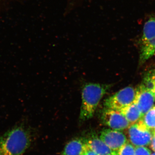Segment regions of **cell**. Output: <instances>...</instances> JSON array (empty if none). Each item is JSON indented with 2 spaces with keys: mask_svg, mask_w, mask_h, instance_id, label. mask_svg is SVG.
<instances>
[{
  "mask_svg": "<svg viewBox=\"0 0 155 155\" xmlns=\"http://www.w3.org/2000/svg\"><path fill=\"white\" fill-rule=\"evenodd\" d=\"M127 129V136L134 146L145 147L150 143L154 130L148 129L140 119L138 122L130 125Z\"/></svg>",
  "mask_w": 155,
  "mask_h": 155,
  "instance_id": "3957f363",
  "label": "cell"
},
{
  "mask_svg": "<svg viewBox=\"0 0 155 155\" xmlns=\"http://www.w3.org/2000/svg\"><path fill=\"white\" fill-rule=\"evenodd\" d=\"M155 101V95L154 93L141 87H139L136 90L134 102L143 116L153 107Z\"/></svg>",
  "mask_w": 155,
  "mask_h": 155,
  "instance_id": "52a82bcc",
  "label": "cell"
},
{
  "mask_svg": "<svg viewBox=\"0 0 155 155\" xmlns=\"http://www.w3.org/2000/svg\"><path fill=\"white\" fill-rule=\"evenodd\" d=\"M151 155H155V153H153Z\"/></svg>",
  "mask_w": 155,
  "mask_h": 155,
  "instance_id": "d6986e66",
  "label": "cell"
},
{
  "mask_svg": "<svg viewBox=\"0 0 155 155\" xmlns=\"http://www.w3.org/2000/svg\"><path fill=\"white\" fill-rule=\"evenodd\" d=\"M155 38V18H150L145 23L142 36V44Z\"/></svg>",
  "mask_w": 155,
  "mask_h": 155,
  "instance_id": "7c38bea8",
  "label": "cell"
},
{
  "mask_svg": "<svg viewBox=\"0 0 155 155\" xmlns=\"http://www.w3.org/2000/svg\"><path fill=\"white\" fill-rule=\"evenodd\" d=\"M120 111L129 122L130 125L138 122L143 117L141 112L134 102Z\"/></svg>",
  "mask_w": 155,
  "mask_h": 155,
  "instance_id": "30bf717a",
  "label": "cell"
},
{
  "mask_svg": "<svg viewBox=\"0 0 155 155\" xmlns=\"http://www.w3.org/2000/svg\"><path fill=\"white\" fill-rule=\"evenodd\" d=\"M85 143L87 147L97 155H118L117 152L111 150L96 136H92L85 140Z\"/></svg>",
  "mask_w": 155,
  "mask_h": 155,
  "instance_id": "ba28073f",
  "label": "cell"
},
{
  "mask_svg": "<svg viewBox=\"0 0 155 155\" xmlns=\"http://www.w3.org/2000/svg\"><path fill=\"white\" fill-rule=\"evenodd\" d=\"M142 120L146 126L150 130L155 129V107H153L143 116Z\"/></svg>",
  "mask_w": 155,
  "mask_h": 155,
  "instance_id": "4fadbf2b",
  "label": "cell"
},
{
  "mask_svg": "<svg viewBox=\"0 0 155 155\" xmlns=\"http://www.w3.org/2000/svg\"><path fill=\"white\" fill-rule=\"evenodd\" d=\"M154 94H155V91L154 92Z\"/></svg>",
  "mask_w": 155,
  "mask_h": 155,
  "instance_id": "44dd1931",
  "label": "cell"
},
{
  "mask_svg": "<svg viewBox=\"0 0 155 155\" xmlns=\"http://www.w3.org/2000/svg\"><path fill=\"white\" fill-rule=\"evenodd\" d=\"M102 121L104 125L114 130L127 129L130 124L120 111L105 108L101 115Z\"/></svg>",
  "mask_w": 155,
  "mask_h": 155,
  "instance_id": "5b68a950",
  "label": "cell"
},
{
  "mask_svg": "<svg viewBox=\"0 0 155 155\" xmlns=\"http://www.w3.org/2000/svg\"><path fill=\"white\" fill-rule=\"evenodd\" d=\"M110 85L89 83L83 86L81 92L80 119L85 121L94 116L97 107L107 93Z\"/></svg>",
  "mask_w": 155,
  "mask_h": 155,
  "instance_id": "7a4b0ae2",
  "label": "cell"
},
{
  "mask_svg": "<svg viewBox=\"0 0 155 155\" xmlns=\"http://www.w3.org/2000/svg\"><path fill=\"white\" fill-rule=\"evenodd\" d=\"M100 138L111 150L116 152L127 142V137L123 132L112 129L103 130Z\"/></svg>",
  "mask_w": 155,
  "mask_h": 155,
  "instance_id": "8992f818",
  "label": "cell"
},
{
  "mask_svg": "<svg viewBox=\"0 0 155 155\" xmlns=\"http://www.w3.org/2000/svg\"><path fill=\"white\" fill-rule=\"evenodd\" d=\"M155 52V38L142 44L141 54L140 58V64L144 63L151 57L153 55Z\"/></svg>",
  "mask_w": 155,
  "mask_h": 155,
  "instance_id": "8fae6325",
  "label": "cell"
},
{
  "mask_svg": "<svg viewBox=\"0 0 155 155\" xmlns=\"http://www.w3.org/2000/svg\"><path fill=\"white\" fill-rule=\"evenodd\" d=\"M154 134L155 135V129L154 130Z\"/></svg>",
  "mask_w": 155,
  "mask_h": 155,
  "instance_id": "ffe728a7",
  "label": "cell"
},
{
  "mask_svg": "<svg viewBox=\"0 0 155 155\" xmlns=\"http://www.w3.org/2000/svg\"><path fill=\"white\" fill-rule=\"evenodd\" d=\"M136 94V90L133 87H127L107 98L104 102L105 107L120 111L134 102Z\"/></svg>",
  "mask_w": 155,
  "mask_h": 155,
  "instance_id": "277c9868",
  "label": "cell"
},
{
  "mask_svg": "<svg viewBox=\"0 0 155 155\" xmlns=\"http://www.w3.org/2000/svg\"><path fill=\"white\" fill-rule=\"evenodd\" d=\"M31 143L28 130L21 125L16 126L0 136V155H22Z\"/></svg>",
  "mask_w": 155,
  "mask_h": 155,
  "instance_id": "6da1fadb",
  "label": "cell"
},
{
  "mask_svg": "<svg viewBox=\"0 0 155 155\" xmlns=\"http://www.w3.org/2000/svg\"><path fill=\"white\" fill-rule=\"evenodd\" d=\"M135 150L133 145L127 142L117 152L118 155H134Z\"/></svg>",
  "mask_w": 155,
  "mask_h": 155,
  "instance_id": "9a60e30c",
  "label": "cell"
},
{
  "mask_svg": "<svg viewBox=\"0 0 155 155\" xmlns=\"http://www.w3.org/2000/svg\"><path fill=\"white\" fill-rule=\"evenodd\" d=\"M134 155H151V151L145 147H136Z\"/></svg>",
  "mask_w": 155,
  "mask_h": 155,
  "instance_id": "2e32d148",
  "label": "cell"
},
{
  "mask_svg": "<svg viewBox=\"0 0 155 155\" xmlns=\"http://www.w3.org/2000/svg\"><path fill=\"white\" fill-rule=\"evenodd\" d=\"M150 144L151 149L155 152V135L154 134Z\"/></svg>",
  "mask_w": 155,
  "mask_h": 155,
  "instance_id": "ac0fdd59",
  "label": "cell"
},
{
  "mask_svg": "<svg viewBox=\"0 0 155 155\" xmlns=\"http://www.w3.org/2000/svg\"><path fill=\"white\" fill-rule=\"evenodd\" d=\"M85 147V140L80 138L74 139L66 145L62 155H80Z\"/></svg>",
  "mask_w": 155,
  "mask_h": 155,
  "instance_id": "9c48e42d",
  "label": "cell"
},
{
  "mask_svg": "<svg viewBox=\"0 0 155 155\" xmlns=\"http://www.w3.org/2000/svg\"><path fill=\"white\" fill-rule=\"evenodd\" d=\"M140 87L146 89L153 92L155 91V74L153 73L148 74L145 76Z\"/></svg>",
  "mask_w": 155,
  "mask_h": 155,
  "instance_id": "5bb4252c",
  "label": "cell"
},
{
  "mask_svg": "<svg viewBox=\"0 0 155 155\" xmlns=\"http://www.w3.org/2000/svg\"><path fill=\"white\" fill-rule=\"evenodd\" d=\"M80 155H97L93 151L91 150L89 148L87 147L86 144V147L82 153Z\"/></svg>",
  "mask_w": 155,
  "mask_h": 155,
  "instance_id": "e0dca14e",
  "label": "cell"
}]
</instances>
